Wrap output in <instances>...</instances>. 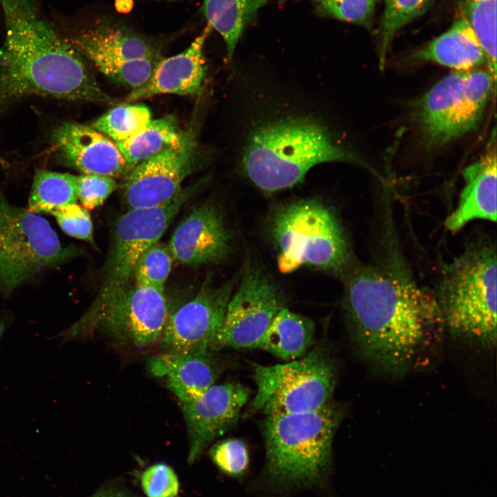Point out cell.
<instances>
[{"instance_id":"1","label":"cell","mask_w":497,"mask_h":497,"mask_svg":"<svg viewBox=\"0 0 497 497\" xmlns=\"http://www.w3.org/2000/svg\"><path fill=\"white\" fill-rule=\"evenodd\" d=\"M344 309L359 357L389 376L422 364L445 329L436 296L393 267L357 272L348 284Z\"/></svg>"},{"instance_id":"2","label":"cell","mask_w":497,"mask_h":497,"mask_svg":"<svg viewBox=\"0 0 497 497\" xmlns=\"http://www.w3.org/2000/svg\"><path fill=\"white\" fill-rule=\"evenodd\" d=\"M0 105L28 95L110 104L80 53L38 15L32 0H0Z\"/></svg>"},{"instance_id":"3","label":"cell","mask_w":497,"mask_h":497,"mask_svg":"<svg viewBox=\"0 0 497 497\" xmlns=\"http://www.w3.org/2000/svg\"><path fill=\"white\" fill-rule=\"evenodd\" d=\"M368 165L322 119L282 109L262 113L251 124L240 153V170L266 193L291 188L324 162Z\"/></svg>"},{"instance_id":"4","label":"cell","mask_w":497,"mask_h":497,"mask_svg":"<svg viewBox=\"0 0 497 497\" xmlns=\"http://www.w3.org/2000/svg\"><path fill=\"white\" fill-rule=\"evenodd\" d=\"M342 416V409L331 401L313 411L266 416L263 433L269 477L284 487L321 484Z\"/></svg>"},{"instance_id":"5","label":"cell","mask_w":497,"mask_h":497,"mask_svg":"<svg viewBox=\"0 0 497 497\" xmlns=\"http://www.w3.org/2000/svg\"><path fill=\"white\" fill-rule=\"evenodd\" d=\"M496 247L486 241L471 244L444 266L436 296L452 335L496 344Z\"/></svg>"},{"instance_id":"6","label":"cell","mask_w":497,"mask_h":497,"mask_svg":"<svg viewBox=\"0 0 497 497\" xmlns=\"http://www.w3.org/2000/svg\"><path fill=\"white\" fill-rule=\"evenodd\" d=\"M269 236L278 252L282 273L307 265L338 271L345 266L348 245L333 212L317 199H302L279 207L269 222Z\"/></svg>"},{"instance_id":"7","label":"cell","mask_w":497,"mask_h":497,"mask_svg":"<svg viewBox=\"0 0 497 497\" xmlns=\"http://www.w3.org/2000/svg\"><path fill=\"white\" fill-rule=\"evenodd\" d=\"M173 311L164 292L129 282L100 292L87 311L57 338L68 342L100 333L142 349L160 340Z\"/></svg>"},{"instance_id":"8","label":"cell","mask_w":497,"mask_h":497,"mask_svg":"<svg viewBox=\"0 0 497 497\" xmlns=\"http://www.w3.org/2000/svg\"><path fill=\"white\" fill-rule=\"evenodd\" d=\"M79 254L61 244L45 219L11 204L0 190V293L9 295Z\"/></svg>"},{"instance_id":"9","label":"cell","mask_w":497,"mask_h":497,"mask_svg":"<svg viewBox=\"0 0 497 497\" xmlns=\"http://www.w3.org/2000/svg\"><path fill=\"white\" fill-rule=\"evenodd\" d=\"M495 89L496 82L483 70L456 72L435 84L416 107L425 147H442L475 130Z\"/></svg>"},{"instance_id":"10","label":"cell","mask_w":497,"mask_h":497,"mask_svg":"<svg viewBox=\"0 0 497 497\" xmlns=\"http://www.w3.org/2000/svg\"><path fill=\"white\" fill-rule=\"evenodd\" d=\"M253 370V407L266 416L317 410L331 401L337 381L335 365L322 347L284 364H255Z\"/></svg>"},{"instance_id":"11","label":"cell","mask_w":497,"mask_h":497,"mask_svg":"<svg viewBox=\"0 0 497 497\" xmlns=\"http://www.w3.org/2000/svg\"><path fill=\"white\" fill-rule=\"evenodd\" d=\"M239 282L211 351L256 349L275 315L284 308L278 287L258 264L248 259Z\"/></svg>"},{"instance_id":"12","label":"cell","mask_w":497,"mask_h":497,"mask_svg":"<svg viewBox=\"0 0 497 497\" xmlns=\"http://www.w3.org/2000/svg\"><path fill=\"white\" fill-rule=\"evenodd\" d=\"M183 190L162 205L128 209L117 220L104 269L106 291L129 282L142 255L159 242L190 195Z\"/></svg>"},{"instance_id":"13","label":"cell","mask_w":497,"mask_h":497,"mask_svg":"<svg viewBox=\"0 0 497 497\" xmlns=\"http://www.w3.org/2000/svg\"><path fill=\"white\" fill-rule=\"evenodd\" d=\"M236 278L219 286L204 283L197 294L175 309L160 339L173 352L210 351L233 295Z\"/></svg>"},{"instance_id":"14","label":"cell","mask_w":497,"mask_h":497,"mask_svg":"<svg viewBox=\"0 0 497 497\" xmlns=\"http://www.w3.org/2000/svg\"><path fill=\"white\" fill-rule=\"evenodd\" d=\"M197 144L193 132L186 131L182 146L136 165L126 176L123 200L128 209L167 203L182 191V183L194 170Z\"/></svg>"},{"instance_id":"15","label":"cell","mask_w":497,"mask_h":497,"mask_svg":"<svg viewBox=\"0 0 497 497\" xmlns=\"http://www.w3.org/2000/svg\"><path fill=\"white\" fill-rule=\"evenodd\" d=\"M248 396L246 387L227 382L214 384L193 401L181 403L188 436L189 463L194 462L211 442L236 424Z\"/></svg>"},{"instance_id":"16","label":"cell","mask_w":497,"mask_h":497,"mask_svg":"<svg viewBox=\"0 0 497 497\" xmlns=\"http://www.w3.org/2000/svg\"><path fill=\"white\" fill-rule=\"evenodd\" d=\"M231 235L220 208L211 202L195 208L174 231L168 248L188 266L216 264L231 252Z\"/></svg>"},{"instance_id":"17","label":"cell","mask_w":497,"mask_h":497,"mask_svg":"<svg viewBox=\"0 0 497 497\" xmlns=\"http://www.w3.org/2000/svg\"><path fill=\"white\" fill-rule=\"evenodd\" d=\"M52 141L62 162L84 174L116 179L130 171L116 144L92 126L64 123L53 133Z\"/></svg>"},{"instance_id":"18","label":"cell","mask_w":497,"mask_h":497,"mask_svg":"<svg viewBox=\"0 0 497 497\" xmlns=\"http://www.w3.org/2000/svg\"><path fill=\"white\" fill-rule=\"evenodd\" d=\"M211 29L208 25L182 52L160 59L147 82L130 92L126 97L127 101L162 94L193 95L199 93L206 73L204 46Z\"/></svg>"},{"instance_id":"19","label":"cell","mask_w":497,"mask_h":497,"mask_svg":"<svg viewBox=\"0 0 497 497\" xmlns=\"http://www.w3.org/2000/svg\"><path fill=\"white\" fill-rule=\"evenodd\" d=\"M496 144L462 171L465 180L456 208L447 217L445 226L456 232L474 220L496 221Z\"/></svg>"},{"instance_id":"20","label":"cell","mask_w":497,"mask_h":497,"mask_svg":"<svg viewBox=\"0 0 497 497\" xmlns=\"http://www.w3.org/2000/svg\"><path fill=\"white\" fill-rule=\"evenodd\" d=\"M148 364L154 376L166 378L168 387L181 403L201 396L215 384L219 374L210 351H168L152 359Z\"/></svg>"},{"instance_id":"21","label":"cell","mask_w":497,"mask_h":497,"mask_svg":"<svg viewBox=\"0 0 497 497\" xmlns=\"http://www.w3.org/2000/svg\"><path fill=\"white\" fill-rule=\"evenodd\" d=\"M417 60L429 61L457 72L486 64L483 46L471 23L461 14L445 32L415 51Z\"/></svg>"},{"instance_id":"22","label":"cell","mask_w":497,"mask_h":497,"mask_svg":"<svg viewBox=\"0 0 497 497\" xmlns=\"http://www.w3.org/2000/svg\"><path fill=\"white\" fill-rule=\"evenodd\" d=\"M72 46L91 61L95 59L130 61L160 59L156 47L126 28L101 24L79 35Z\"/></svg>"},{"instance_id":"23","label":"cell","mask_w":497,"mask_h":497,"mask_svg":"<svg viewBox=\"0 0 497 497\" xmlns=\"http://www.w3.org/2000/svg\"><path fill=\"white\" fill-rule=\"evenodd\" d=\"M314 336L315 324L311 319L282 308L271 321L256 349L291 361L308 352Z\"/></svg>"},{"instance_id":"24","label":"cell","mask_w":497,"mask_h":497,"mask_svg":"<svg viewBox=\"0 0 497 497\" xmlns=\"http://www.w3.org/2000/svg\"><path fill=\"white\" fill-rule=\"evenodd\" d=\"M185 133L172 116L151 119L134 135L116 145L131 170L138 164L179 148Z\"/></svg>"},{"instance_id":"25","label":"cell","mask_w":497,"mask_h":497,"mask_svg":"<svg viewBox=\"0 0 497 497\" xmlns=\"http://www.w3.org/2000/svg\"><path fill=\"white\" fill-rule=\"evenodd\" d=\"M266 0H204L203 11L211 28L224 41L228 59L234 54L244 29Z\"/></svg>"},{"instance_id":"26","label":"cell","mask_w":497,"mask_h":497,"mask_svg":"<svg viewBox=\"0 0 497 497\" xmlns=\"http://www.w3.org/2000/svg\"><path fill=\"white\" fill-rule=\"evenodd\" d=\"M77 176L46 170H38L34 177L28 211L51 213L55 209L76 204Z\"/></svg>"},{"instance_id":"27","label":"cell","mask_w":497,"mask_h":497,"mask_svg":"<svg viewBox=\"0 0 497 497\" xmlns=\"http://www.w3.org/2000/svg\"><path fill=\"white\" fill-rule=\"evenodd\" d=\"M434 0H383L384 8L379 27V63L385 60L396 34L407 24L424 14Z\"/></svg>"},{"instance_id":"28","label":"cell","mask_w":497,"mask_h":497,"mask_svg":"<svg viewBox=\"0 0 497 497\" xmlns=\"http://www.w3.org/2000/svg\"><path fill=\"white\" fill-rule=\"evenodd\" d=\"M462 14L484 50L488 72L496 80V0H460Z\"/></svg>"},{"instance_id":"29","label":"cell","mask_w":497,"mask_h":497,"mask_svg":"<svg viewBox=\"0 0 497 497\" xmlns=\"http://www.w3.org/2000/svg\"><path fill=\"white\" fill-rule=\"evenodd\" d=\"M151 119V113L147 106L122 104L96 119L92 127L117 144L134 135Z\"/></svg>"},{"instance_id":"30","label":"cell","mask_w":497,"mask_h":497,"mask_svg":"<svg viewBox=\"0 0 497 497\" xmlns=\"http://www.w3.org/2000/svg\"><path fill=\"white\" fill-rule=\"evenodd\" d=\"M172 262L168 246L157 242L146 250L136 263L133 271L135 283L164 292Z\"/></svg>"},{"instance_id":"31","label":"cell","mask_w":497,"mask_h":497,"mask_svg":"<svg viewBox=\"0 0 497 497\" xmlns=\"http://www.w3.org/2000/svg\"><path fill=\"white\" fill-rule=\"evenodd\" d=\"M159 60L144 59L117 61L99 59L92 62L107 77L133 90L147 82Z\"/></svg>"},{"instance_id":"32","label":"cell","mask_w":497,"mask_h":497,"mask_svg":"<svg viewBox=\"0 0 497 497\" xmlns=\"http://www.w3.org/2000/svg\"><path fill=\"white\" fill-rule=\"evenodd\" d=\"M377 0H318L319 11L324 15L367 26L373 18Z\"/></svg>"},{"instance_id":"33","label":"cell","mask_w":497,"mask_h":497,"mask_svg":"<svg viewBox=\"0 0 497 497\" xmlns=\"http://www.w3.org/2000/svg\"><path fill=\"white\" fill-rule=\"evenodd\" d=\"M210 456L215 465L228 476H241L248 466L247 447L239 439L230 438L214 445L210 450Z\"/></svg>"},{"instance_id":"34","label":"cell","mask_w":497,"mask_h":497,"mask_svg":"<svg viewBox=\"0 0 497 497\" xmlns=\"http://www.w3.org/2000/svg\"><path fill=\"white\" fill-rule=\"evenodd\" d=\"M67 235L95 244L93 226L90 214L77 204L58 208L51 213Z\"/></svg>"},{"instance_id":"35","label":"cell","mask_w":497,"mask_h":497,"mask_svg":"<svg viewBox=\"0 0 497 497\" xmlns=\"http://www.w3.org/2000/svg\"><path fill=\"white\" fill-rule=\"evenodd\" d=\"M117 186L115 179L83 173L77 176V199L86 210H92L103 204Z\"/></svg>"},{"instance_id":"36","label":"cell","mask_w":497,"mask_h":497,"mask_svg":"<svg viewBox=\"0 0 497 497\" xmlns=\"http://www.w3.org/2000/svg\"><path fill=\"white\" fill-rule=\"evenodd\" d=\"M141 485L147 497H176L179 491L176 474L164 463L146 468L141 476Z\"/></svg>"},{"instance_id":"37","label":"cell","mask_w":497,"mask_h":497,"mask_svg":"<svg viewBox=\"0 0 497 497\" xmlns=\"http://www.w3.org/2000/svg\"><path fill=\"white\" fill-rule=\"evenodd\" d=\"M92 497H138L132 492L128 491L125 487L109 483L101 487L93 495Z\"/></svg>"},{"instance_id":"38","label":"cell","mask_w":497,"mask_h":497,"mask_svg":"<svg viewBox=\"0 0 497 497\" xmlns=\"http://www.w3.org/2000/svg\"><path fill=\"white\" fill-rule=\"evenodd\" d=\"M8 318L6 315H0V340L8 324Z\"/></svg>"},{"instance_id":"39","label":"cell","mask_w":497,"mask_h":497,"mask_svg":"<svg viewBox=\"0 0 497 497\" xmlns=\"http://www.w3.org/2000/svg\"><path fill=\"white\" fill-rule=\"evenodd\" d=\"M314 1H318V0H314Z\"/></svg>"},{"instance_id":"40","label":"cell","mask_w":497,"mask_h":497,"mask_svg":"<svg viewBox=\"0 0 497 497\" xmlns=\"http://www.w3.org/2000/svg\"><path fill=\"white\" fill-rule=\"evenodd\" d=\"M168 1H173V0H168Z\"/></svg>"}]
</instances>
